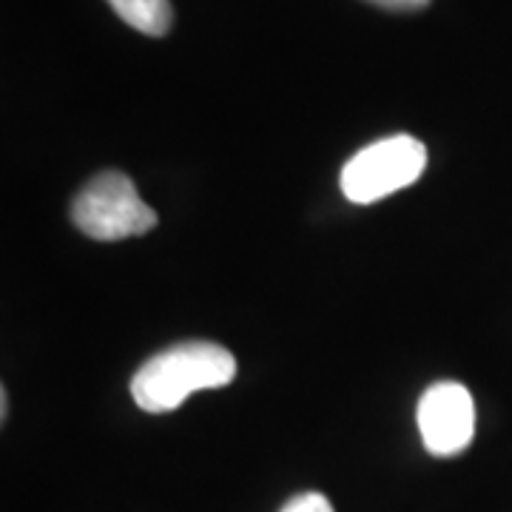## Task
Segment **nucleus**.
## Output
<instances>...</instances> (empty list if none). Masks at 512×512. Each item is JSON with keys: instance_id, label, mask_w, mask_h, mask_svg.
Here are the masks:
<instances>
[{"instance_id": "f257e3e1", "label": "nucleus", "mask_w": 512, "mask_h": 512, "mask_svg": "<svg viewBox=\"0 0 512 512\" xmlns=\"http://www.w3.org/2000/svg\"><path fill=\"white\" fill-rule=\"evenodd\" d=\"M237 376L231 350L214 342H183L151 356L131 379V396L146 413H171L197 390H217Z\"/></svg>"}, {"instance_id": "423d86ee", "label": "nucleus", "mask_w": 512, "mask_h": 512, "mask_svg": "<svg viewBox=\"0 0 512 512\" xmlns=\"http://www.w3.org/2000/svg\"><path fill=\"white\" fill-rule=\"evenodd\" d=\"M282 512H333V507H330V501L322 493H302L291 498L282 507Z\"/></svg>"}, {"instance_id": "39448f33", "label": "nucleus", "mask_w": 512, "mask_h": 512, "mask_svg": "<svg viewBox=\"0 0 512 512\" xmlns=\"http://www.w3.org/2000/svg\"><path fill=\"white\" fill-rule=\"evenodd\" d=\"M111 9L131 29L151 37H163L174 23V9L168 0H109Z\"/></svg>"}, {"instance_id": "6e6552de", "label": "nucleus", "mask_w": 512, "mask_h": 512, "mask_svg": "<svg viewBox=\"0 0 512 512\" xmlns=\"http://www.w3.org/2000/svg\"><path fill=\"white\" fill-rule=\"evenodd\" d=\"M6 413H9V399H6V390H3V399H0V416L6 419Z\"/></svg>"}, {"instance_id": "7ed1b4c3", "label": "nucleus", "mask_w": 512, "mask_h": 512, "mask_svg": "<svg viewBox=\"0 0 512 512\" xmlns=\"http://www.w3.org/2000/svg\"><path fill=\"white\" fill-rule=\"evenodd\" d=\"M427 168V148L410 134H393L353 154L342 168V194L350 202L370 205L407 185H413Z\"/></svg>"}, {"instance_id": "f03ea898", "label": "nucleus", "mask_w": 512, "mask_h": 512, "mask_svg": "<svg viewBox=\"0 0 512 512\" xmlns=\"http://www.w3.org/2000/svg\"><path fill=\"white\" fill-rule=\"evenodd\" d=\"M72 220L86 237L114 242L148 234L157 214L123 171H103L74 197Z\"/></svg>"}, {"instance_id": "20e7f679", "label": "nucleus", "mask_w": 512, "mask_h": 512, "mask_svg": "<svg viewBox=\"0 0 512 512\" xmlns=\"http://www.w3.org/2000/svg\"><path fill=\"white\" fill-rule=\"evenodd\" d=\"M416 419L430 456H458L476 436V404L470 390L458 382L430 384L421 393Z\"/></svg>"}, {"instance_id": "0eeeda50", "label": "nucleus", "mask_w": 512, "mask_h": 512, "mask_svg": "<svg viewBox=\"0 0 512 512\" xmlns=\"http://www.w3.org/2000/svg\"><path fill=\"white\" fill-rule=\"evenodd\" d=\"M382 9H393V12H416V9H424L430 0H370Z\"/></svg>"}]
</instances>
